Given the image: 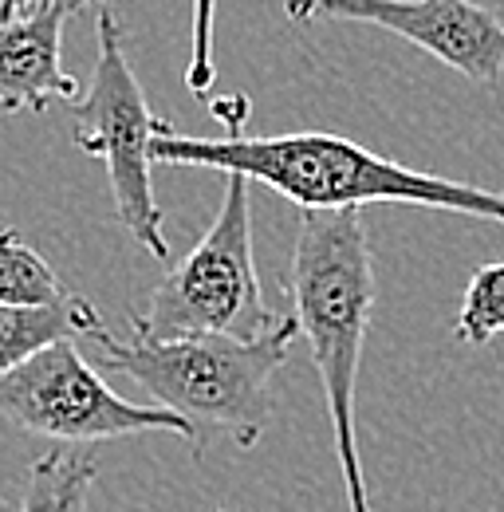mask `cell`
Here are the masks:
<instances>
[{"label": "cell", "instance_id": "1", "mask_svg": "<svg viewBox=\"0 0 504 512\" xmlns=\"http://www.w3.org/2000/svg\"><path fill=\"white\" fill-rule=\"evenodd\" d=\"M158 162L245 174L249 182L284 193L300 209H363L371 201H394L504 225V193L449 182L438 174H418L327 130H300L280 138H189L166 130L154 138V166Z\"/></svg>", "mask_w": 504, "mask_h": 512}, {"label": "cell", "instance_id": "9", "mask_svg": "<svg viewBox=\"0 0 504 512\" xmlns=\"http://www.w3.org/2000/svg\"><path fill=\"white\" fill-rule=\"evenodd\" d=\"M99 327L103 316L79 296H63L56 304H36V308H0V375L52 343L79 335L91 339Z\"/></svg>", "mask_w": 504, "mask_h": 512}, {"label": "cell", "instance_id": "14", "mask_svg": "<svg viewBox=\"0 0 504 512\" xmlns=\"http://www.w3.org/2000/svg\"><path fill=\"white\" fill-rule=\"evenodd\" d=\"M209 111L217 123H225L229 134H245V115H249V99L245 95H225V99H209Z\"/></svg>", "mask_w": 504, "mask_h": 512}, {"label": "cell", "instance_id": "2", "mask_svg": "<svg viewBox=\"0 0 504 512\" xmlns=\"http://www.w3.org/2000/svg\"><path fill=\"white\" fill-rule=\"evenodd\" d=\"M280 284L288 288L292 316L312 347V363L323 379L347 512H375L355 430L363 343L378 304L375 249L363 209H300L296 245L288 268L280 272Z\"/></svg>", "mask_w": 504, "mask_h": 512}, {"label": "cell", "instance_id": "6", "mask_svg": "<svg viewBox=\"0 0 504 512\" xmlns=\"http://www.w3.org/2000/svg\"><path fill=\"white\" fill-rule=\"evenodd\" d=\"M0 418L56 442H115L130 434H178L193 438L186 418L166 406L119 398L83 359L75 339L52 343L0 375Z\"/></svg>", "mask_w": 504, "mask_h": 512}, {"label": "cell", "instance_id": "8", "mask_svg": "<svg viewBox=\"0 0 504 512\" xmlns=\"http://www.w3.org/2000/svg\"><path fill=\"white\" fill-rule=\"evenodd\" d=\"M79 0H40L0 24V115H44L52 103H75L79 79L63 71V24Z\"/></svg>", "mask_w": 504, "mask_h": 512}, {"label": "cell", "instance_id": "11", "mask_svg": "<svg viewBox=\"0 0 504 512\" xmlns=\"http://www.w3.org/2000/svg\"><path fill=\"white\" fill-rule=\"evenodd\" d=\"M67 296L52 264L24 245L12 229H0V308H36Z\"/></svg>", "mask_w": 504, "mask_h": 512}, {"label": "cell", "instance_id": "7", "mask_svg": "<svg viewBox=\"0 0 504 512\" xmlns=\"http://www.w3.org/2000/svg\"><path fill=\"white\" fill-rule=\"evenodd\" d=\"M288 16L386 28L489 91L504 75V20L473 0H288Z\"/></svg>", "mask_w": 504, "mask_h": 512}, {"label": "cell", "instance_id": "13", "mask_svg": "<svg viewBox=\"0 0 504 512\" xmlns=\"http://www.w3.org/2000/svg\"><path fill=\"white\" fill-rule=\"evenodd\" d=\"M213 16H217V0H193L186 83L189 91H197V95H205L209 83H213Z\"/></svg>", "mask_w": 504, "mask_h": 512}, {"label": "cell", "instance_id": "10", "mask_svg": "<svg viewBox=\"0 0 504 512\" xmlns=\"http://www.w3.org/2000/svg\"><path fill=\"white\" fill-rule=\"evenodd\" d=\"M99 465L87 453L52 449L28 465L20 512H87Z\"/></svg>", "mask_w": 504, "mask_h": 512}, {"label": "cell", "instance_id": "12", "mask_svg": "<svg viewBox=\"0 0 504 512\" xmlns=\"http://www.w3.org/2000/svg\"><path fill=\"white\" fill-rule=\"evenodd\" d=\"M453 335L469 347H481L504 335V260L481 264L469 276L457 320H453Z\"/></svg>", "mask_w": 504, "mask_h": 512}, {"label": "cell", "instance_id": "3", "mask_svg": "<svg viewBox=\"0 0 504 512\" xmlns=\"http://www.w3.org/2000/svg\"><path fill=\"white\" fill-rule=\"evenodd\" d=\"M300 335L296 316L260 339H225V335H193V339H115L107 327L91 335L99 343V363L150 390L158 406L186 418L205 434H225L237 449H252L272 418V375L288 363V351Z\"/></svg>", "mask_w": 504, "mask_h": 512}, {"label": "cell", "instance_id": "15", "mask_svg": "<svg viewBox=\"0 0 504 512\" xmlns=\"http://www.w3.org/2000/svg\"><path fill=\"white\" fill-rule=\"evenodd\" d=\"M40 0H0V24H8L12 16H20V12H28V8H36Z\"/></svg>", "mask_w": 504, "mask_h": 512}, {"label": "cell", "instance_id": "5", "mask_svg": "<svg viewBox=\"0 0 504 512\" xmlns=\"http://www.w3.org/2000/svg\"><path fill=\"white\" fill-rule=\"evenodd\" d=\"M174 130L170 119L154 115L146 91L138 87L123 52V24L111 8L99 12V56L91 91L83 103H71V138L83 154L107 166V182L115 197V213L126 233L154 256L170 260L166 217L154 197V138Z\"/></svg>", "mask_w": 504, "mask_h": 512}, {"label": "cell", "instance_id": "16", "mask_svg": "<svg viewBox=\"0 0 504 512\" xmlns=\"http://www.w3.org/2000/svg\"><path fill=\"white\" fill-rule=\"evenodd\" d=\"M221 512H233V509H221Z\"/></svg>", "mask_w": 504, "mask_h": 512}, {"label": "cell", "instance_id": "4", "mask_svg": "<svg viewBox=\"0 0 504 512\" xmlns=\"http://www.w3.org/2000/svg\"><path fill=\"white\" fill-rule=\"evenodd\" d=\"M280 323L284 316L264 304L252 264L249 178L225 174V205L213 229L154 284L146 308L134 312V335L154 343L193 335L260 339Z\"/></svg>", "mask_w": 504, "mask_h": 512}]
</instances>
